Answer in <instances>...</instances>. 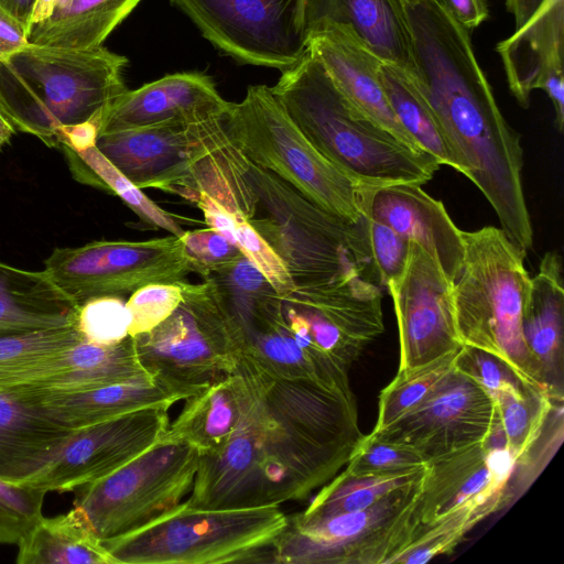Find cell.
I'll return each instance as SVG.
<instances>
[{
    "label": "cell",
    "mask_w": 564,
    "mask_h": 564,
    "mask_svg": "<svg viewBox=\"0 0 564 564\" xmlns=\"http://www.w3.org/2000/svg\"><path fill=\"white\" fill-rule=\"evenodd\" d=\"M459 25L470 31L487 20L486 0H436Z\"/></svg>",
    "instance_id": "48"
},
{
    "label": "cell",
    "mask_w": 564,
    "mask_h": 564,
    "mask_svg": "<svg viewBox=\"0 0 564 564\" xmlns=\"http://www.w3.org/2000/svg\"><path fill=\"white\" fill-rule=\"evenodd\" d=\"M57 3L58 0H35L29 21V32L34 24L47 20L56 10Z\"/></svg>",
    "instance_id": "51"
},
{
    "label": "cell",
    "mask_w": 564,
    "mask_h": 564,
    "mask_svg": "<svg viewBox=\"0 0 564 564\" xmlns=\"http://www.w3.org/2000/svg\"><path fill=\"white\" fill-rule=\"evenodd\" d=\"M221 52L284 72L307 53L304 0H170Z\"/></svg>",
    "instance_id": "14"
},
{
    "label": "cell",
    "mask_w": 564,
    "mask_h": 564,
    "mask_svg": "<svg viewBox=\"0 0 564 564\" xmlns=\"http://www.w3.org/2000/svg\"><path fill=\"white\" fill-rule=\"evenodd\" d=\"M409 31L411 79L433 111L457 162L527 257L533 229L522 185V147L500 111L469 31L436 0H399Z\"/></svg>",
    "instance_id": "2"
},
{
    "label": "cell",
    "mask_w": 564,
    "mask_h": 564,
    "mask_svg": "<svg viewBox=\"0 0 564 564\" xmlns=\"http://www.w3.org/2000/svg\"><path fill=\"white\" fill-rule=\"evenodd\" d=\"M425 473L364 510L315 519L288 517L285 529L268 549L267 562L392 564L420 530Z\"/></svg>",
    "instance_id": "10"
},
{
    "label": "cell",
    "mask_w": 564,
    "mask_h": 564,
    "mask_svg": "<svg viewBox=\"0 0 564 564\" xmlns=\"http://www.w3.org/2000/svg\"><path fill=\"white\" fill-rule=\"evenodd\" d=\"M29 43L26 25L0 6V61L18 53Z\"/></svg>",
    "instance_id": "47"
},
{
    "label": "cell",
    "mask_w": 564,
    "mask_h": 564,
    "mask_svg": "<svg viewBox=\"0 0 564 564\" xmlns=\"http://www.w3.org/2000/svg\"><path fill=\"white\" fill-rule=\"evenodd\" d=\"M75 325L0 337V387L31 367L83 340Z\"/></svg>",
    "instance_id": "36"
},
{
    "label": "cell",
    "mask_w": 564,
    "mask_h": 564,
    "mask_svg": "<svg viewBox=\"0 0 564 564\" xmlns=\"http://www.w3.org/2000/svg\"><path fill=\"white\" fill-rule=\"evenodd\" d=\"M239 394L232 369L205 390L185 399L165 434L195 447L199 456L219 449L239 416Z\"/></svg>",
    "instance_id": "30"
},
{
    "label": "cell",
    "mask_w": 564,
    "mask_h": 564,
    "mask_svg": "<svg viewBox=\"0 0 564 564\" xmlns=\"http://www.w3.org/2000/svg\"><path fill=\"white\" fill-rule=\"evenodd\" d=\"M175 311L148 333L133 336L151 377L180 401L202 392L231 371L240 349L218 292L208 280L182 282Z\"/></svg>",
    "instance_id": "11"
},
{
    "label": "cell",
    "mask_w": 564,
    "mask_h": 564,
    "mask_svg": "<svg viewBox=\"0 0 564 564\" xmlns=\"http://www.w3.org/2000/svg\"><path fill=\"white\" fill-rule=\"evenodd\" d=\"M96 147L139 188L175 193L194 203L205 193L228 205L246 180L247 159L227 128L226 115L104 133Z\"/></svg>",
    "instance_id": "5"
},
{
    "label": "cell",
    "mask_w": 564,
    "mask_h": 564,
    "mask_svg": "<svg viewBox=\"0 0 564 564\" xmlns=\"http://www.w3.org/2000/svg\"><path fill=\"white\" fill-rule=\"evenodd\" d=\"M225 237L264 275L282 300L295 292V284L283 260L243 215H235Z\"/></svg>",
    "instance_id": "39"
},
{
    "label": "cell",
    "mask_w": 564,
    "mask_h": 564,
    "mask_svg": "<svg viewBox=\"0 0 564 564\" xmlns=\"http://www.w3.org/2000/svg\"><path fill=\"white\" fill-rule=\"evenodd\" d=\"M455 367L477 381L491 397L501 389L524 383L506 362L467 345L459 349Z\"/></svg>",
    "instance_id": "46"
},
{
    "label": "cell",
    "mask_w": 564,
    "mask_h": 564,
    "mask_svg": "<svg viewBox=\"0 0 564 564\" xmlns=\"http://www.w3.org/2000/svg\"><path fill=\"white\" fill-rule=\"evenodd\" d=\"M227 128L253 164L276 175L313 204L348 223L364 219L362 185L325 158L292 121L265 85L231 102Z\"/></svg>",
    "instance_id": "9"
},
{
    "label": "cell",
    "mask_w": 564,
    "mask_h": 564,
    "mask_svg": "<svg viewBox=\"0 0 564 564\" xmlns=\"http://www.w3.org/2000/svg\"><path fill=\"white\" fill-rule=\"evenodd\" d=\"M462 235L464 260L452 290L462 344L496 356L524 383L554 391L546 384L523 336V310L531 279L524 267L525 257L501 228L487 226Z\"/></svg>",
    "instance_id": "6"
},
{
    "label": "cell",
    "mask_w": 564,
    "mask_h": 564,
    "mask_svg": "<svg viewBox=\"0 0 564 564\" xmlns=\"http://www.w3.org/2000/svg\"><path fill=\"white\" fill-rule=\"evenodd\" d=\"M380 78L394 115L416 145L441 165L459 172L458 162L433 111L411 77L401 68L382 62Z\"/></svg>",
    "instance_id": "33"
},
{
    "label": "cell",
    "mask_w": 564,
    "mask_h": 564,
    "mask_svg": "<svg viewBox=\"0 0 564 564\" xmlns=\"http://www.w3.org/2000/svg\"><path fill=\"white\" fill-rule=\"evenodd\" d=\"M72 1L73 0H58L56 10L68 7L72 3Z\"/></svg>",
    "instance_id": "53"
},
{
    "label": "cell",
    "mask_w": 564,
    "mask_h": 564,
    "mask_svg": "<svg viewBox=\"0 0 564 564\" xmlns=\"http://www.w3.org/2000/svg\"><path fill=\"white\" fill-rule=\"evenodd\" d=\"M507 83L527 108L534 89L552 101L555 128L564 126V0H545L529 21L496 45Z\"/></svg>",
    "instance_id": "18"
},
{
    "label": "cell",
    "mask_w": 564,
    "mask_h": 564,
    "mask_svg": "<svg viewBox=\"0 0 564 564\" xmlns=\"http://www.w3.org/2000/svg\"><path fill=\"white\" fill-rule=\"evenodd\" d=\"M426 469L383 476H356L343 470L322 486L310 505L295 514L315 519L367 509L393 490L416 480Z\"/></svg>",
    "instance_id": "35"
},
{
    "label": "cell",
    "mask_w": 564,
    "mask_h": 564,
    "mask_svg": "<svg viewBox=\"0 0 564 564\" xmlns=\"http://www.w3.org/2000/svg\"><path fill=\"white\" fill-rule=\"evenodd\" d=\"M508 485L494 477L484 443L427 465L420 499V521L430 525L458 509L506 502Z\"/></svg>",
    "instance_id": "25"
},
{
    "label": "cell",
    "mask_w": 564,
    "mask_h": 564,
    "mask_svg": "<svg viewBox=\"0 0 564 564\" xmlns=\"http://www.w3.org/2000/svg\"><path fill=\"white\" fill-rule=\"evenodd\" d=\"M303 24L306 36L325 25H347L382 62L413 74L410 36L399 0H304Z\"/></svg>",
    "instance_id": "24"
},
{
    "label": "cell",
    "mask_w": 564,
    "mask_h": 564,
    "mask_svg": "<svg viewBox=\"0 0 564 564\" xmlns=\"http://www.w3.org/2000/svg\"><path fill=\"white\" fill-rule=\"evenodd\" d=\"M307 51L350 106L402 142L421 150L390 106L380 78L382 61L349 26L330 24L310 32Z\"/></svg>",
    "instance_id": "21"
},
{
    "label": "cell",
    "mask_w": 564,
    "mask_h": 564,
    "mask_svg": "<svg viewBox=\"0 0 564 564\" xmlns=\"http://www.w3.org/2000/svg\"><path fill=\"white\" fill-rule=\"evenodd\" d=\"M545 0H506V7L514 18L516 30L524 25Z\"/></svg>",
    "instance_id": "49"
},
{
    "label": "cell",
    "mask_w": 564,
    "mask_h": 564,
    "mask_svg": "<svg viewBox=\"0 0 564 564\" xmlns=\"http://www.w3.org/2000/svg\"><path fill=\"white\" fill-rule=\"evenodd\" d=\"M361 209L409 241H414L433 256L444 273L456 280L464 260L465 246L460 230L436 200L415 183L362 186Z\"/></svg>",
    "instance_id": "20"
},
{
    "label": "cell",
    "mask_w": 564,
    "mask_h": 564,
    "mask_svg": "<svg viewBox=\"0 0 564 564\" xmlns=\"http://www.w3.org/2000/svg\"><path fill=\"white\" fill-rule=\"evenodd\" d=\"M199 462L192 445L164 434L108 476L75 491L74 508L106 540L172 509L191 492Z\"/></svg>",
    "instance_id": "12"
},
{
    "label": "cell",
    "mask_w": 564,
    "mask_h": 564,
    "mask_svg": "<svg viewBox=\"0 0 564 564\" xmlns=\"http://www.w3.org/2000/svg\"><path fill=\"white\" fill-rule=\"evenodd\" d=\"M141 1L73 0L68 7L55 10L47 20L34 24L29 42L79 50L100 46Z\"/></svg>",
    "instance_id": "31"
},
{
    "label": "cell",
    "mask_w": 564,
    "mask_h": 564,
    "mask_svg": "<svg viewBox=\"0 0 564 564\" xmlns=\"http://www.w3.org/2000/svg\"><path fill=\"white\" fill-rule=\"evenodd\" d=\"M427 463L410 448L365 435L346 464L348 474L383 476L421 470Z\"/></svg>",
    "instance_id": "40"
},
{
    "label": "cell",
    "mask_w": 564,
    "mask_h": 564,
    "mask_svg": "<svg viewBox=\"0 0 564 564\" xmlns=\"http://www.w3.org/2000/svg\"><path fill=\"white\" fill-rule=\"evenodd\" d=\"M492 399L517 466L525 460L539 441L556 401H562L563 395L547 388L521 383L499 390Z\"/></svg>",
    "instance_id": "34"
},
{
    "label": "cell",
    "mask_w": 564,
    "mask_h": 564,
    "mask_svg": "<svg viewBox=\"0 0 564 564\" xmlns=\"http://www.w3.org/2000/svg\"><path fill=\"white\" fill-rule=\"evenodd\" d=\"M232 375L238 421L219 449L199 456L191 507L304 500L346 466L365 436L351 390L276 376L242 355Z\"/></svg>",
    "instance_id": "1"
},
{
    "label": "cell",
    "mask_w": 564,
    "mask_h": 564,
    "mask_svg": "<svg viewBox=\"0 0 564 564\" xmlns=\"http://www.w3.org/2000/svg\"><path fill=\"white\" fill-rule=\"evenodd\" d=\"M230 104L203 73L169 74L117 97L101 113L99 134L200 122L225 116Z\"/></svg>",
    "instance_id": "19"
},
{
    "label": "cell",
    "mask_w": 564,
    "mask_h": 564,
    "mask_svg": "<svg viewBox=\"0 0 564 564\" xmlns=\"http://www.w3.org/2000/svg\"><path fill=\"white\" fill-rule=\"evenodd\" d=\"M458 351L413 370H398L394 379L379 395L378 417L373 430L387 426L424 400L454 369Z\"/></svg>",
    "instance_id": "38"
},
{
    "label": "cell",
    "mask_w": 564,
    "mask_h": 564,
    "mask_svg": "<svg viewBox=\"0 0 564 564\" xmlns=\"http://www.w3.org/2000/svg\"><path fill=\"white\" fill-rule=\"evenodd\" d=\"M151 376L128 336L113 345L85 339L40 361L9 386L25 387L37 394L75 392Z\"/></svg>",
    "instance_id": "22"
},
{
    "label": "cell",
    "mask_w": 564,
    "mask_h": 564,
    "mask_svg": "<svg viewBox=\"0 0 564 564\" xmlns=\"http://www.w3.org/2000/svg\"><path fill=\"white\" fill-rule=\"evenodd\" d=\"M183 281L148 284L130 295L126 303L130 314L129 336L150 332L175 311L183 299Z\"/></svg>",
    "instance_id": "43"
},
{
    "label": "cell",
    "mask_w": 564,
    "mask_h": 564,
    "mask_svg": "<svg viewBox=\"0 0 564 564\" xmlns=\"http://www.w3.org/2000/svg\"><path fill=\"white\" fill-rule=\"evenodd\" d=\"M286 524L279 506L203 509L184 501L102 543L117 564L259 563Z\"/></svg>",
    "instance_id": "8"
},
{
    "label": "cell",
    "mask_w": 564,
    "mask_h": 564,
    "mask_svg": "<svg viewBox=\"0 0 564 564\" xmlns=\"http://www.w3.org/2000/svg\"><path fill=\"white\" fill-rule=\"evenodd\" d=\"M167 406H148L76 429L18 484L46 492L75 491L113 473L158 442Z\"/></svg>",
    "instance_id": "15"
},
{
    "label": "cell",
    "mask_w": 564,
    "mask_h": 564,
    "mask_svg": "<svg viewBox=\"0 0 564 564\" xmlns=\"http://www.w3.org/2000/svg\"><path fill=\"white\" fill-rule=\"evenodd\" d=\"M77 311L43 270L0 262V337L75 325Z\"/></svg>",
    "instance_id": "27"
},
{
    "label": "cell",
    "mask_w": 564,
    "mask_h": 564,
    "mask_svg": "<svg viewBox=\"0 0 564 564\" xmlns=\"http://www.w3.org/2000/svg\"><path fill=\"white\" fill-rule=\"evenodd\" d=\"M373 270L381 285L398 280L406 264L409 240L390 227L365 216Z\"/></svg>",
    "instance_id": "44"
},
{
    "label": "cell",
    "mask_w": 564,
    "mask_h": 564,
    "mask_svg": "<svg viewBox=\"0 0 564 564\" xmlns=\"http://www.w3.org/2000/svg\"><path fill=\"white\" fill-rule=\"evenodd\" d=\"M496 416L490 393L454 367L417 405L369 435L410 448L429 465L484 443Z\"/></svg>",
    "instance_id": "16"
},
{
    "label": "cell",
    "mask_w": 564,
    "mask_h": 564,
    "mask_svg": "<svg viewBox=\"0 0 564 564\" xmlns=\"http://www.w3.org/2000/svg\"><path fill=\"white\" fill-rule=\"evenodd\" d=\"M249 181L267 217L248 219L285 263L295 291L368 274L372 267L365 215L348 223L310 202L271 172L250 162Z\"/></svg>",
    "instance_id": "7"
},
{
    "label": "cell",
    "mask_w": 564,
    "mask_h": 564,
    "mask_svg": "<svg viewBox=\"0 0 564 564\" xmlns=\"http://www.w3.org/2000/svg\"><path fill=\"white\" fill-rule=\"evenodd\" d=\"M130 314L119 296H100L78 306L75 326L83 338L113 345L129 336Z\"/></svg>",
    "instance_id": "41"
},
{
    "label": "cell",
    "mask_w": 564,
    "mask_h": 564,
    "mask_svg": "<svg viewBox=\"0 0 564 564\" xmlns=\"http://www.w3.org/2000/svg\"><path fill=\"white\" fill-rule=\"evenodd\" d=\"M128 58L104 45L65 48L29 43L0 61V110L15 131L58 148L62 128L101 113L128 88Z\"/></svg>",
    "instance_id": "4"
},
{
    "label": "cell",
    "mask_w": 564,
    "mask_h": 564,
    "mask_svg": "<svg viewBox=\"0 0 564 564\" xmlns=\"http://www.w3.org/2000/svg\"><path fill=\"white\" fill-rule=\"evenodd\" d=\"M34 3L35 0H0V6L24 23L28 30Z\"/></svg>",
    "instance_id": "50"
},
{
    "label": "cell",
    "mask_w": 564,
    "mask_h": 564,
    "mask_svg": "<svg viewBox=\"0 0 564 564\" xmlns=\"http://www.w3.org/2000/svg\"><path fill=\"white\" fill-rule=\"evenodd\" d=\"M37 395L55 420L74 430L142 408H171L180 401L151 376L88 390Z\"/></svg>",
    "instance_id": "28"
},
{
    "label": "cell",
    "mask_w": 564,
    "mask_h": 564,
    "mask_svg": "<svg viewBox=\"0 0 564 564\" xmlns=\"http://www.w3.org/2000/svg\"><path fill=\"white\" fill-rule=\"evenodd\" d=\"M17 545L19 564H117L75 508L40 517Z\"/></svg>",
    "instance_id": "29"
},
{
    "label": "cell",
    "mask_w": 564,
    "mask_h": 564,
    "mask_svg": "<svg viewBox=\"0 0 564 564\" xmlns=\"http://www.w3.org/2000/svg\"><path fill=\"white\" fill-rule=\"evenodd\" d=\"M43 271L78 306L100 296L132 294L153 283H175L195 272L181 237L93 241L55 248Z\"/></svg>",
    "instance_id": "13"
},
{
    "label": "cell",
    "mask_w": 564,
    "mask_h": 564,
    "mask_svg": "<svg viewBox=\"0 0 564 564\" xmlns=\"http://www.w3.org/2000/svg\"><path fill=\"white\" fill-rule=\"evenodd\" d=\"M74 431L30 389L0 387V479L20 482Z\"/></svg>",
    "instance_id": "23"
},
{
    "label": "cell",
    "mask_w": 564,
    "mask_h": 564,
    "mask_svg": "<svg viewBox=\"0 0 564 564\" xmlns=\"http://www.w3.org/2000/svg\"><path fill=\"white\" fill-rule=\"evenodd\" d=\"M387 289L399 329L398 370L426 366L463 347L453 312V281L423 247L409 241L405 269Z\"/></svg>",
    "instance_id": "17"
},
{
    "label": "cell",
    "mask_w": 564,
    "mask_h": 564,
    "mask_svg": "<svg viewBox=\"0 0 564 564\" xmlns=\"http://www.w3.org/2000/svg\"><path fill=\"white\" fill-rule=\"evenodd\" d=\"M314 147L362 186L423 185L441 164L361 115L341 96L307 51L270 87Z\"/></svg>",
    "instance_id": "3"
},
{
    "label": "cell",
    "mask_w": 564,
    "mask_h": 564,
    "mask_svg": "<svg viewBox=\"0 0 564 564\" xmlns=\"http://www.w3.org/2000/svg\"><path fill=\"white\" fill-rule=\"evenodd\" d=\"M15 132L13 126L0 110V150L11 141Z\"/></svg>",
    "instance_id": "52"
},
{
    "label": "cell",
    "mask_w": 564,
    "mask_h": 564,
    "mask_svg": "<svg viewBox=\"0 0 564 564\" xmlns=\"http://www.w3.org/2000/svg\"><path fill=\"white\" fill-rule=\"evenodd\" d=\"M180 237L195 272L203 278L243 257L236 245L213 228L184 231Z\"/></svg>",
    "instance_id": "45"
},
{
    "label": "cell",
    "mask_w": 564,
    "mask_h": 564,
    "mask_svg": "<svg viewBox=\"0 0 564 564\" xmlns=\"http://www.w3.org/2000/svg\"><path fill=\"white\" fill-rule=\"evenodd\" d=\"M59 149L65 154L73 177L83 184L119 196L148 225L180 237L184 230L175 216L152 202L135 184L123 175L96 145L73 150Z\"/></svg>",
    "instance_id": "32"
},
{
    "label": "cell",
    "mask_w": 564,
    "mask_h": 564,
    "mask_svg": "<svg viewBox=\"0 0 564 564\" xmlns=\"http://www.w3.org/2000/svg\"><path fill=\"white\" fill-rule=\"evenodd\" d=\"M47 492L0 479V544H17L42 517Z\"/></svg>",
    "instance_id": "42"
},
{
    "label": "cell",
    "mask_w": 564,
    "mask_h": 564,
    "mask_svg": "<svg viewBox=\"0 0 564 564\" xmlns=\"http://www.w3.org/2000/svg\"><path fill=\"white\" fill-rule=\"evenodd\" d=\"M564 288L562 259L556 251L546 252L538 273L530 279L523 310L525 344L539 361L544 380L563 394Z\"/></svg>",
    "instance_id": "26"
},
{
    "label": "cell",
    "mask_w": 564,
    "mask_h": 564,
    "mask_svg": "<svg viewBox=\"0 0 564 564\" xmlns=\"http://www.w3.org/2000/svg\"><path fill=\"white\" fill-rule=\"evenodd\" d=\"M500 509L487 503L456 510L430 525H422L413 541L395 557L397 564H423L452 552L476 524Z\"/></svg>",
    "instance_id": "37"
}]
</instances>
